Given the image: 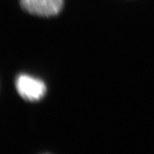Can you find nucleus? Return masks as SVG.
Returning a JSON list of instances; mask_svg holds the SVG:
<instances>
[{
	"label": "nucleus",
	"mask_w": 154,
	"mask_h": 154,
	"mask_svg": "<svg viewBox=\"0 0 154 154\" xmlns=\"http://www.w3.org/2000/svg\"><path fill=\"white\" fill-rule=\"evenodd\" d=\"M17 91L22 98L29 101H39L47 91L42 80L26 74H19L15 81Z\"/></svg>",
	"instance_id": "f257e3e1"
},
{
	"label": "nucleus",
	"mask_w": 154,
	"mask_h": 154,
	"mask_svg": "<svg viewBox=\"0 0 154 154\" xmlns=\"http://www.w3.org/2000/svg\"><path fill=\"white\" fill-rule=\"evenodd\" d=\"M63 0H19L22 8L31 14L49 17L56 16L62 8Z\"/></svg>",
	"instance_id": "f03ea898"
}]
</instances>
